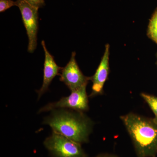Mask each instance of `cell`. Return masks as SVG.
<instances>
[{"mask_svg": "<svg viewBox=\"0 0 157 157\" xmlns=\"http://www.w3.org/2000/svg\"><path fill=\"white\" fill-rule=\"evenodd\" d=\"M122 121L138 157H155L157 154V124L153 119L134 113L122 116Z\"/></svg>", "mask_w": 157, "mask_h": 157, "instance_id": "cell-2", "label": "cell"}, {"mask_svg": "<svg viewBox=\"0 0 157 157\" xmlns=\"http://www.w3.org/2000/svg\"><path fill=\"white\" fill-rule=\"evenodd\" d=\"M109 45H105L104 55L94 76L90 77L93 82L92 92L90 97H95L103 93V88L109 72Z\"/></svg>", "mask_w": 157, "mask_h": 157, "instance_id": "cell-8", "label": "cell"}, {"mask_svg": "<svg viewBox=\"0 0 157 157\" xmlns=\"http://www.w3.org/2000/svg\"><path fill=\"white\" fill-rule=\"evenodd\" d=\"M141 96L148 104L154 113L155 117L153 120L157 124V97L144 93H142Z\"/></svg>", "mask_w": 157, "mask_h": 157, "instance_id": "cell-10", "label": "cell"}, {"mask_svg": "<svg viewBox=\"0 0 157 157\" xmlns=\"http://www.w3.org/2000/svg\"><path fill=\"white\" fill-rule=\"evenodd\" d=\"M76 53L72 52L70 60L60 73V81L64 83L71 92L87 85L90 77L85 76L79 69L76 59Z\"/></svg>", "mask_w": 157, "mask_h": 157, "instance_id": "cell-6", "label": "cell"}, {"mask_svg": "<svg viewBox=\"0 0 157 157\" xmlns=\"http://www.w3.org/2000/svg\"><path fill=\"white\" fill-rule=\"evenodd\" d=\"M31 6L39 9L45 6L44 0H24Z\"/></svg>", "mask_w": 157, "mask_h": 157, "instance_id": "cell-12", "label": "cell"}, {"mask_svg": "<svg viewBox=\"0 0 157 157\" xmlns=\"http://www.w3.org/2000/svg\"><path fill=\"white\" fill-rule=\"evenodd\" d=\"M96 157H117L113 155H101Z\"/></svg>", "mask_w": 157, "mask_h": 157, "instance_id": "cell-13", "label": "cell"}, {"mask_svg": "<svg viewBox=\"0 0 157 157\" xmlns=\"http://www.w3.org/2000/svg\"><path fill=\"white\" fill-rule=\"evenodd\" d=\"M147 34L149 38L157 44V7L150 20Z\"/></svg>", "mask_w": 157, "mask_h": 157, "instance_id": "cell-9", "label": "cell"}, {"mask_svg": "<svg viewBox=\"0 0 157 157\" xmlns=\"http://www.w3.org/2000/svg\"><path fill=\"white\" fill-rule=\"evenodd\" d=\"M44 119L43 124L52 132L80 144L89 140L93 123L83 113L67 109H55Z\"/></svg>", "mask_w": 157, "mask_h": 157, "instance_id": "cell-1", "label": "cell"}, {"mask_svg": "<svg viewBox=\"0 0 157 157\" xmlns=\"http://www.w3.org/2000/svg\"><path fill=\"white\" fill-rule=\"evenodd\" d=\"M16 2V6L18 7L21 13L23 22L28 36V51L33 53L37 45L39 9L31 6L24 0H17Z\"/></svg>", "mask_w": 157, "mask_h": 157, "instance_id": "cell-5", "label": "cell"}, {"mask_svg": "<svg viewBox=\"0 0 157 157\" xmlns=\"http://www.w3.org/2000/svg\"><path fill=\"white\" fill-rule=\"evenodd\" d=\"M14 6H16V2L12 0H0V12H4Z\"/></svg>", "mask_w": 157, "mask_h": 157, "instance_id": "cell-11", "label": "cell"}, {"mask_svg": "<svg viewBox=\"0 0 157 157\" xmlns=\"http://www.w3.org/2000/svg\"><path fill=\"white\" fill-rule=\"evenodd\" d=\"M41 43L45 52V61L43 69V82L41 88L37 91L38 99H40L48 91L53 78L56 76L60 75L61 70L63 68L57 64L54 57L49 53L46 48L45 41L42 40Z\"/></svg>", "mask_w": 157, "mask_h": 157, "instance_id": "cell-7", "label": "cell"}, {"mask_svg": "<svg viewBox=\"0 0 157 157\" xmlns=\"http://www.w3.org/2000/svg\"><path fill=\"white\" fill-rule=\"evenodd\" d=\"M80 144L53 132L44 141L45 147L56 157H86Z\"/></svg>", "mask_w": 157, "mask_h": 157, "instance_id": "cell-3", "label": "cell"}, {"mask_svg": "<svg viewBox=\"0 0 157 157\" xmlns=\"http://www.w3.org/2000/svg\"><path fill=\"white\" fill-rule=\"evenodd\" d=\"M86 86L71 92L67 97L62 98L57 102L50 103L39 109L38 113L48 112L55 109H67L83 113L89 109Z\"/></svg>", "mask_w": 157, "mask_h": 157, "instance_id": "cell-4", "label": "cell"}]
</instances>
